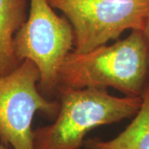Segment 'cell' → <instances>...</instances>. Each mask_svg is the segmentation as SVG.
Returning <instances> with one entry per match:
<instances>
[{
    "label": "cell",
    "instance_id": "1",
    "mask_svg": "<svg viewBox=\"0 0 149 149\" xmlns=\"http://www.w3.org/2000/svg\"><path fill=\"white\" fill-rule=\"evenodd\" d=\"M58 87H112L125 96L142 98L149 85L148 46L143 30L90 52L71 51L58 72Z\"/></svg>",
    "mask_w": 149,
    "mask_h": 149
},
{
    "label": "cell",
    "instance_id": "7",
    "mask_svg": "<svg viewBox=\"0 0 149 149\" xmlns=\"http://www.w3.org/2000/svg\"><path fill=\"white\" fill-rule=\"evenodd\" d=\"M85 149H149V85L142 97L139 112L122 133L110 140H85Z\"/></svg>",
    "mask_w": 149,
    "mask_h": 149
},
{
    "label": "cell",
    "instance_id": "6",
    "mask_svg": "<svg viewBox=\"0 0 149 149\" xmlns=\"http://www.w3.org/2000/svg\"><path fill=\"white\" fill-rule=\"evenodd\" d=\"M30 0H0V76L9 74L22 62L14 51V37L28 16Z\"/></svg>",
    "mask_w": 149,
    "mask_h": 149
},
{
    "label": "cell",
    "instance_id": "4",
    "mask_svg": "<svg viewBox=\"0 0 149 149\" xmlns=\"http://www.w3.org/2000/svg\"><path fill=\"white\" fill-rule=\"evenodd\" d=\"M47 1L69 20L79 53L118 40L126 30H143L149 17V0Z\"/></svg>",
    "mask_w": 149,
    "mask_h": 149
},
{
    "label": "cell",
    "instance_id": "9",
    "mask_svg": "<svg viewBox=\"0 0 149 149\" xmlns=\"http://www.w3.org/2000/svg\"><path fill=\"white\" fill-rule=\"evenodd\" d=\"M0 149H10L8 148V146H7L4 143H3L1 141H0Z\"/></svg>",
    "mask_w": 149,
    "mask_h": 149
},
{
    "label": "cell",
    "instance_id": "2",
    "mask_svg": "<svg viewBox=\"0 0 149 149\" xmlns=\"http://www.w3.org/2000/svg\"><path fill=\"white\" fill-rule=\"evenodd\" d=\"M56 99L54 122L33 130L35 149H81L92 129L133 118L142 104L140 97H117L97 88L58 87Z\"/></svg>",
    "mask_w": 149,
    "mask_h": 149
},
{
    "label": "cell",
    "instance_id": "5",
    "mask_svg": "<svg viewBox=\"0 0 149 149\" xmlns=\"http://www.w3.org/2000/svg\"><path fill=\"white\" fill-rule=\"evenodd\" d=\"M39 81V70L30 60L0 76V141L13 149H35L32 123L36 113L54 119L58 114L57 99L43 96Z\"/></svg>",
    "mask_w": 149,
    "mask_h": 149
},
{
    "label": "cell",
    "instance_id": "3",
    "mask_svg": "<svg viewBox=\"0 0 149 149\" xmlns=\"http://www.w3.org/2000/svg\"><path fill=\"white\" fill-rule=\"evenodd\" d=\"M47 0H30L28 16L14 37L20 62L30 60L40 72L38 89L47 99H56L58 72L74 49V32L69 20L59 16Z\"/></svg>",
    "mask_w": 149,
    "mask_h": 149
},
{
    "label": "cell",
    "instance_id": "8",
    "mask_svg": "<svg viewBox=\"0 0 149 149\" xmlns=\"http://www.w3.org/2000/svg\"><path fill=\"white\" fill-rule=\"evenodd\" d=\"M144 32V35L146 37V40H147V42H148V52H149V17L148 18V20L146 22V24H145V27L144 29L143 30Z\"/></svg>",
    "mask_w": 149,
    "mask_h": 149
}]
</instances>
